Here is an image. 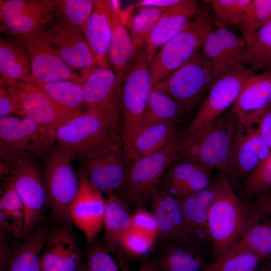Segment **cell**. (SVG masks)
Masks as SVG:
<instances>
[{
  "label": "cell",
  "instance_id": "1",
  "mask_svg": "<svg viewBox=\"0 0 271 271\" xmlns=\"http://www.w3.org/2000/svg\"><path fill=\"white\" fill-rule=\"evenodd\" d=\"M55 139L72 160L81 163L109 152H123L122 121L87 108L61 125L55 131Z\"/></svg>",
  "mask_w": 271,
  "mask_h": 271
},
{
  "label": "cell",
  "instance_id": "2",
  "mask_svg": "<svg viewBox=\"0 0 271 271\" xmlns=\"http://www.w3.org/2000/svg\"><path fill=\"white\" fill-rule=\"evenodd\" d=\"M213 186L215 197L208 219L212 261L224 255L239 239L252 213L225 179L219 176L214 180Z\"/></svg>",
  "mask_w": 271,
  "mask_h": 271
},
{
  "label": "cell",
  "instance_id": "3",
  "mask_svg": "<svg viewBox=\"0 0 271 271\" xmlns=\"http://www.w3.org/2000/svg\"><path fill=\"white\" fill-rule=\"evenodd\" d=\"M240 127L231 107L215 119L196 139L180 145L173 163H193L211 169L216 168L225 178L230 152Z\"/></svg>",
  "mask_w": 271,
  "mask_h": 271
},
{
  "label": "cell",
  "instance_id": "4",
  "mask_svg": "<svg viewBox=\"0 0 271 271\" xmlns=\"http://www.w3.org/2000/svg\"><path fill=\"white\" fill-rule=\"evenodd\" d=\"M214 25V15L204 7L197 17L161 47L150 64L153 87L200 50Z\"/></svg>",
  "mask_w": 271,
  "mask_h": 271
},
{
  "label": "cell",
  "instance_id": "5",
  "mask_svg": "<svg viewBox=\"0 0 271 271\" xmlns=\"http://www.w3.org/2000/svg\"><path fill=\"white\" fill-rule=\"evenodd\" d=\"M44 159L42 179L47 206L61 224L71 226L70 209L79 189V174L70 157L57 143Z\"/></svg>",
  "mask_w": 271,
  "mask_h": 271
},
{
  "label": "cell",
  "instance_id": "6",
  "mask_svg": "<svg viewBox=\"0 0 271 271\" xmlns=\"http://www.w3.org/2000/svg\"><path fill=\"white\" fill-rule=\"evenodd\" d=\"M181 137L132 162L126 168L123 184L117 192L128 205L143 208L150 201L161 178L176 158Z\"/></svg>",
  "mask_w": 271,
  "mask_h": 271
},
{
  "label": "cell",
  "instance_id": "7",
  "mask_svg": "<svg viewBox=\"0 0 271 271\" xmlns=\"http://www.w3.org/2000/svg\"><path fill=\"white\" fill-rule=\"evenodd\" d=\"M120 86L123 153L126 157L153 88L150 64L142 50L134 57Z\"/></svg>",
  "mask_w": 271,
  "mask_h": 271
},
{
  "label": "cell",
  "instance_id": "8",
  "mask_svg": "<svg viewBox=\"0 0 271 271\" xmlns=\"http://www.w3.org/2000/svg\"><path fill=\"white\" fill-rule=\"evenodd\" d=\"M214 82L211 65L200 49L153 88L169 96L187 115L202 103Z\"/></svg>",
  "mask_w": 271,
  "mask_h": 271
},
{
  "label": "cell",
  "instance_id": "9",
  "mask_svg": "<svg viewBox=\"0 0 271 271\" xmlns=\"http://www.w3.org/2000/svg\"><path fill=\"white\" fill-rule=\"evenodd\" d=\"M255 71L250 67L229 71L213 83L193 119L183 130L181 144L200 136L212 121L232 107L246 81Z\"/></svg>",
  "mask_w": 271,
  "mask_h": 271
},
{
  "label": "cell",
  "instance_id": "10",
  "mask_svg": "<svg viewBox=\"0 0 271 271\" xmlns=\"http://www.w3.org/2000/svg\"><path fill=\"white\" fill-rule=\"evenodd\" d=\"M55 141V131L29 119L14 115L0 119V142L19 161L45 158Z\"/></svg>",
  "mask_w": 271,
  "mask_h": 271
},
{
  "label": "cell",
  "instance_id": "11",
  "mask_svg": "<svg viewBox=\"0 0 271 271\" xmlns=\"http://www.w3.org/2000/svg\"><path fill=\"white\" fill-rule=\"evenodd\" d=\"M55 12L54 1L1 0V32L17 39L29 37L51 24Z\"/></svg>",
  "mask_w": 271,
  "mask_h": 271
},
{
  "label": "cell",
  "instance_id": "12",
  "mask_svg": "<svg viewBox=\"0 0 271 271\" xmlns=\"http://www.w3.org/2000/svg\"><path fill=\"white\" fill-rule=\"evenodd\" d=\"M21 39L31 64L33 82L70 80L81 85V76L74 72L59 56L47 30Z\"/></svg>",
  "mask_w": 271,
  "mask_h": 271
},
{
  "label": "cell",
  "instance_id": "13",
  "mask_svg": "<svg viewBox=\"0 0 271 271\" xmlns=\"http://www.w3.org/2000/svg\"><path fill=\"white\" fill-rule=\"evenodd\" d=\"M200 49L211 65L215 82L229 71L249 67L245 40L227 27L214 25Z\"/></svg>",
  "mask_w": 271,
  "mask_h": 271
},
{
  "label": "cell",
  "instance_id": "14",
  "mask_svg": "<svg viewBox=\"0 0 271 271\" xmlns=\"http://www.w3.org/2000/svg\"><path fill=\"white\" fill-rule=\"evenodd\" d=\"M0 80L11 89L16 104V115L19 117L55 131L66 122L56 105L37 83L2 78Z\"/></svg>",
  "mask_w": 271,
  "mask_h": 271
},
{
  "label": "cell",
  "instance_id": "15",
  "mask_svg": "<svg viewBox=\"0 0 271 271\" xmlns=\"http://www.w3.org/2000/svg\"><path fill=\"white\" fill-rule=\"evenodd\" d=\"M270 152L271 148L257 128L244 131L240 128L232 145L224 179L234 191L241 188L246 179Z\"/></svg>",
  "mask_w": 271,
  "mask_h": 271
},
{
  "label": "cell",
  "instance_id": "16",
  "mask_svg": "<svg viewBox=\"0 0 271 271\" xmlns=\"http://www.w3.org/2000/svg\"><path fill=\"white\" fill-rule=\"evenodd\" d=\"M11 180L13 181L25 207L24 239L35 231L47 205L43 179L36 160L20 161Z\"/></svg>",
  "mask_w": 271,
  "mask_h": 271
},
{
  "label": "cell",
  "instance_id": "17",
  "mask_svg": "<svg viewBox=\"0 0 271 271\" xmlns=\"http://www.w3.org/2000/svg\"><path fill=\"white\" fill-rule=\"evenodd\" d=\"M47 30L61 58L71 68L86 75L94 67L93 57L82 30L59 17Z\"/></svg>",
  "mask_w": 271,
  "mask_h": 271
},
{
  "label": "cell",
  "instance_id": "18",
  "mask_svg": "<svg viewBox=\"0 0 271 271\" xmlns=\"http://www.w3.org/2000/svg\"><path fill=\"white\" fill-rule=\"evenodd\" d=\"M271 106V70L250 77L245 82L231 109L243 130L253 128Z\"/></svg>",
  "mask_w": 271,
  "mask_h": 271
},
{
  "label": "cell",
  "instance_id": "19",
  "mask_svg": "<svg viewBox=\"0 0 271 271\" xmlns=\"http://www.w3.org/2000/svg\"><path fill=\"white\" fill-rule=\"evenodd\" d=\"M78 173L80 187L70 206V215L72 222L83 232L90 243L104 224L105 201L79 169Z\"/></svg>",
  "mask_w": 271,
  "mask_h": 271
},
{
  "label": "cell",
  "instance_id": "20",
  "mask_svg": "<svg viewBox=\"0 0 271 271\" xmlns=\"http://www.w3.org/2000/svg\"><path fill=\"white\" fill-rule=\"evenodd\" d=\"M111 27L109 57L113 67L120 90L121 81L134 57L130 30L131 10H122L117 1H106Z\"/></svg>",
  "mask_w": 271,
  "mask_h": 271
},
{
  "label": "cell",
  "instance_id": "21",
  "mask_svg": "<svg viewBox=\"0 0 271 271\" xmlns=\"http://www.w3.org/2000/svg\"><path fill=\"white\" fill-rule=\"evenodd\" d=\"M70 226L61 224L49 232L40 257V271H78L83 266Z\"/></svg>",
  "mask_w": 271,
  "mask_h": 271
},
{
  "label": "cell",
  "instance_id": "22",
  "mask_svg": "<svg viewBox=\"0 0 271 271\" xmlns=\"http://www.w3.org/2000/svg\"><path fill=\"white\" fill-rule=\"evenodd\" d=\"M82 79L81 88L87 108L122 119L119 88L115 72L110 68L95 67Z\"/></svg>",
  "mask_w": 271,
  "mask_h": 271
},
{
  "label": "cell",
  "instance_id": "23",
  "mask_svg": "<svg viewBox=\"0 0 271 271\" xmlns=\"http://www.w3.org/2000/svg\"><path fill=\"white\" fill-rule=\"evenodd\" d=\"M204 8L199 2L183 0L180 4L166 9L147 36L142 49L149 64L157 50L197 17Z\"/></svg>",
  "mask_w": 271,
  "mask_h": 271
},
{
  "label": "cell",
  "instance_id": "24",
  "mask_svg": "<svg viewBox=\"0 0 271 271\" xmlns=\"http://www.w3.org/2000/svg\"><path fill=\"white\" fill-rule=\"evenodd\" d=\"M214 197L213 183L208 188L181 199L184 217L183 240L197 244L211 252L208 219L209 209Z\"/></svg>",
  "mask_w": 271,
  "mask_h": 271
},
{
  "label": "cell",
  "instance_id": "25",
  "mask_svg": "<svg viewBox=\"0 0 271 271\" xmlns=\"http://www.w3.org/2000/svg\"><path fill=\"white\" fill-rule=\"evenodd\" d=\"M79 169L102 194L118 191L122 186L126 168L123 151H112L81 163Z\"/></svg>",
  "mask_w": 271,
  "mask_h": 271
},
{
  "label": "cell",
  "instance_id": "26",
  "mask_svg": "<svg viewBox=\"0 0 271 271\" xmlns=\"http://www.w3.org/2000/svg\"><path fill=\"white\" fill-rule=\"evenodd\" d=\"M211 170L188 162L173 164L164 172L158 186L181 199L210 186L214 181Z\"/></svg>",
  "mask_w": 271,
  "mask_h": 271
},
{
  "label": "cell",
  "instance_id": "27",
  "mask_svg": "<svg viewBox=\"0 0 271 271\" xmlns=\"http://www.w3.org/2000/svg\"><path fill=\"white\" fill-rule=\"evenodd\" d=\"M150 201L151 213L157 227L156 240L162 243L183 240L184 217L181 199L157 186Z\"/></svg>",
  "mask_w": 271,
  "mask_h": 271
},
{
  "label": "cell",
  "instance_id": "28",
  "mask_svg": "<svg viewBox=\"0 0 271 271\" xmlns=\"http://www.w3.org/2000/svg\"><path fill=\"white\" fill-rule=\"evenodd\" d=\"M212 252L184 240L162 243L155 261L161 271H203Z\"/></svg>",
  "mask_w": 271,
  "mask_h": 271
},
{
  "label": "cell",
  "instance_id": "29",
  "mask_svg": "<svg viewBox=\"0 0 271 271\" xmlns=\"http://www.w3.org/2000/svg\"><path fill=\"white\" fill-rule=\"evenodd\" d=\"M82 31L91 51L95 66L110 68L109 51L111 27L106 0H95L93 11Z\"/></svg>",
  "mask_w": 271,
  "mask_h": 271
},
{
  "label": "cell",
  "instance_id": "30",
  "mask_svg": "<svg viewBox=\"0 0 271 271\" xmlns=\"http://www.w3.org/2000/svg\"><path fill=\"white\" fill-rule=\"evenodd\" d=\"M181 123L173 120L164 121L153 124L139 132L133 139L125 157L126 168L132 162L182 137L183 130Z\"/></svg>",
  "mask_w": 271,
  "mask_h": 271
},
{
  "label": "cell",
  "instance_id": "31",
  "mask_svg": "<svg viewBox=\"0 0 271 271\" xmlns=\"http://www.w3.org/2000/svg\"><path fill=\"white\" fill-rule=\"evenodd\" d=\"M241 252L254 253L265 258L271 256L270 217L252 210L244 233L224 255Z\"/></svg>",
  "mask_w": 271,
  "mask_h": 271
},
{
  "label": "cell",
  "instance_id": "32",
  "mask_svg": "<svg viewBox=\"0 0 271 271\" xmlns=\"http://www.w3.org/2000/svg\"><path fill=\"white\" fill-rule=\"evenodd\" d=\"M1 78L33 82L31 64L21 39H0Z\"/></svg>",
  "mask_w": 271,
  "mask_h": 271
},
{
  "label": "cell",
  "instance_id": "33",
  "mask_svg": "<svg viewBox=\"0 0 271 271\" xmlns=\"http://www.w3.org/2000/svg\"><path fill=\"white\" fill-rule=\"evenodd\" d=\"M37 83L56 105L66 122L87 109L81 85L70 80Z\"/></svg>",
  "mask_w": 271,
  "mask_h": 271
},
{
  "label": "cell",
  "instance_id": "34",
  "mask_svg": "<svg viewBox=\"0 0 271 271\" xmlns=\"http://www.w3.org/2000/svg\"><path fill=\"white\" fill-rule=\"evenodd\" d=\"M1 192V227L15 238H23L25 210L13 181L2 185Z\"/></svg>",
  "mask_w": 271,
  "mask_h": 271
},
{
  "label": "cell",
  "instance_id": "35",
  "mask_svg": "<svg viewBox=\"0 0 271 271\" xmlns=\"http://www.w3.org/2000/svg\"><path fill=\"white\" fill-rule=\"evenodd\" d=\"M49 232L41 225L15 249L8 263L7 271H40V257Z\"/></svg>",
  "mask_w": 271,
  "mask_h": 271
},
{
  "label": "cell",
  "instance_id": "36",
  "mask_svg": "<svg viewBox=\"0 0 271 271\" xmlns=\"http://www.w3.org/2000/svg\"><path fill=\"white\" fill-rule=\"evenodd\" d=\"M131 220L127 203L115 193L109 194L104 217L106 242L119 247L122 237L130 228Z\"/></svg>",
  "mask_w": 271,
  "mask_h": 271
},
{
  "label": "cell",
  "instance_id": "37",
  "mask_svg": "<svg viewBox=\"0 0 271 271\" xmlns=\"http://www.w3.org/2000/svg\"><path fill=\"white\" fill-rule=\"evenodd\" d=\"M185 115L180 106L169 96L153 88L136 135L145 128L157 122L166 120L182 122Z\"/></svg>",
  "mask_w": 271,
  "mask_h": 271
},
{
  "label": "cell",
  "instance_id": "38",
  "mask_svg": "<svg viewBox=\"0 0 271 271\" xmlns=\"http://www.w3.org/2000/svg\"><path fill=\"white\" fill-rule=\"evenodd\" d=\"M86 262L89 271H128L122 249L107 242L93 246L87 253Z\"/></svg>",
  "mask_w": 271,
  "mask_h": 271
},
{
  "label": "cell",
  "instance_id": "39",
  "mask_svg": "<svg viewBox=\"0 0 271 271\" xmlns=\"http://www.w3.org/2000/svg\"><path fill=\"white\" fill-rule=\"evenodd\" d=\"M249 67L255 72L271 70V21L247 41Z\"/></svg>",
  "mask_w": 271,
  "mask_h": 271
},
{
  "label": "cell",
  "instance_id": "40",
  "mask_svg": "<svg viewBox=\"0 0 271 271\" xmlns=\"http://www.w3.org/2000/svg\"><path fill=\"white\" fill-rule=\"evenodd\" d=\"M271 192V152L249 175L241 188L242 200L249 201L268 195Z\"/></svg>",
  "mask_w": 271,
  "mask_h": 271
},
{
  "label": "cell",
  "instance_id": "41",
  "mask_svg": "<svg viewBox=\"0 0 271 271\" xmlns=\"http://www.w3.org/2000/svg\"><path fill=\"white\" fill-rule=\"evenodd\" d=\"M166 9L150 7H144L131 20L130 33L134 57L143 48L147 36Z\"/></svg>",
  "mask_w": 271,
  "mask_h": 271
},
{
  "label": "cell",
  "instance_id": "42",
  "mask_svg": "<svg viewBox=\"0 0 271 271\" xmlns=\"http://www.w3.org/2000/svg\"><path fill=\"white\" fill-rule=\"evenodd\" d=\"M209 4L214 15V25L238 27L251 0H211Z\"/></svg>",
  "mask_w": 271,
  "mask_h": 271
},
{
  "label": "cell",
  "instance_id": "43",
  "mask_svg": "<svg viewBox=\"0 0 271 271\" xmlns=\"http://www.w3.org/2000/svg\"><path fill=\"white\" fill-rule=\"evenodd\" d=\"M270 21L271 0H251L238 28L246 42Z\"/></svg>",
  "mask_w": 271,
  "mask_h": 271
},
{
  "label": "cell",
  "instance_id": "44",
  "mask_svg": "<svg viewBox=\"0 0 271 271\" xmlns=\"http://www.w3.org/2000/svg\"><path fill=\"white\" fill-rule=\"evenodd\" d=\"M264 259L254 253L241 252L209 262L203 271H256Z\"/></svg>",
  "mask_w": 271,
  "mask_h": 271
},
{
  "label": "cell",
  "instance_id": "45",
  "mask_svg": "<svg viewBox=\"0 0 271 271\" xmlns=\"http://www.w3.org/2000/svg\"><path fill=\"white\" fill-rule=\"evenodd\" d=\"M56 13L82 31L92 13L95 0H55Z\"/></svg>",
  "mask_w": 271,
  "mask_h": 271
},
{
  "label": "cell",
  "instance_id": "46",
  "mask_svg": "<svg viewBox=\"0 0 271 271\" xmlns=\"http://www.w3.org/2000/svg\"><path fill=\"white\" fill-rule=\"evenodd\" d=\"M156 240L147 234L130 229L122 237L119 247L130 255L142 256L151 250Z\"/></svg>",
  "mask_w": 271,
  "mask_h": 271
},
{
  "label": "cell",
  "instance_id": "47",
  "mask_svg": "<svg viewBox=\"0 0 271 271\" xmlns=\"http://www.w3.org/2000/svg\"><path fill=\"white\" fill-rule=\"evenodd\" d=\"M130 229L157 238V227L155 218L152 213L143 208H139L131 216Z\"/></svg>",
  "mask_w": 271,
  "mask_h": 271
},
{
  "label": "cell",
  "instance_id": "48",
  "mask_svg": "<svg viewBox=\"0 0 271 271\" xmlns=\"http://www.w3.org/2000/svg\"><path fill=\"white\" fill-rule=\"evenodd\" d=\"M20 161L1 142H0V176L1 185L11 179L16 167Z\"/></svg>",
  "mask_w": 271,
  "mask_h": 271
},
{
  "label": "cell",
  "instance_id": "49",
  "mask_svg": "<svg viewBox=\"0 0 271 271\" xmlns=\"http://www.w3.org/2000/svg\"><path fill=\"white\" fill-rule=\"evenodd\" d=\"M16 108L11 89L5 82L0 80V119L16 114Z\"/></svg>",
  "mask_w": 271,
  "mask_h": 271
},
{
  "label": "cell",
  "instance_id": "50",
  "mask_svg": "<svg viewBox=\"0 0 271 271\" xmlns=\"http://www.w3.org/2000/svg\"><path fill=\"white\" fill-rule=\"evenodd\" d=\"M257 124L261 136L271 148V106L262 114Z\"/></svg>",
  "mask_w": 271,
  "mask_h": 271
},
{
  "label": "cell",
  "instance_id": "51",
  "mask_svg": "<svg viewBox=\"0 0 271 271\" xmlns=\"http://www.w3.org/2000/svg\"><path fill=\"white\" fill-rule=\"evenodd\" d=\"M245 202L251 210L271 218V197L268 195Z\"/></svg>",
  "mask_w": 271,
  "mask_h": 271
},
{
  "label": "cell",
  "instance_id": "52",
  "mask_svg": "<svg viewBox=\"0 0 271 271\" xmlns=\"http://www.w3.org/2000/svg\"><path fill=\"white\" fill-rule=\"evenodd\" d=\"M183 0H144L139 2L136 6V7H156L159 8H169L176 6Z\"/></svg>",
  "mask_w": 271,
  "mask_h": 271
},
{
  "label": "cell",
  "instance_id": "53",
  "mask_svg": "<svg viewBox=\"0 0 271 271\" xmlns=\"http://www.w3.org/2000/svg\"><path fill=\"white\" fill-rule=\"evenodd\" d=\"M139 271H161L155 260L147 259L141 263Z\"/></svg>",
  "mask_w": 271,
  "mask_h": 271
},
{
  "label": "cell",
  "instance_id": "54",
  "mask_svg": "<svg viewBox=\"0 0 271 271\" xmlns=\"http://www.w3.org/2000/svg\"><path fill=\"white\" fill-rule=\"evenodd\" d=\"M258 271H271V256L264 259L259 265Z\"/></svg>",
  "mask_w": 271,
  "mask_h": 271
},
{
  "label": "cell",
  "instance_id": "55",
  "mask_svg": "<svg viewBox=\"0 0 271 271\" xmlns=\"http://www.w3.org/2000/svg\"><path fill=\"white\" fill-rule=\"evenodd\" d=\"M78 271H89L86 266H82Z\"/></svg>",
  "mask_w": 271,
  "mask_h": 271
},
{
  "label": "cell",
  "instance_id": "56",
  "mask_svg": "<svg viewBox=\"0 0 271 271\" xmlns=\"http://www.w3.org/2000/svg\"><path fill=\"white\" fill-rule=\"evenodd\" d=\"M256 271H258L257 270Z\"/></svg>",
  "mask_w": 271,
  "mask_h": 271
}]
</instances>
